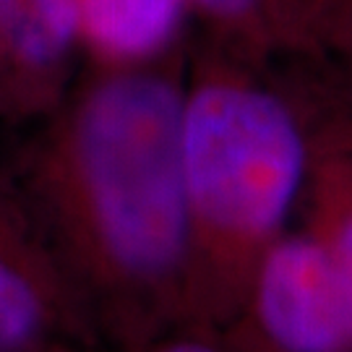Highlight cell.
Masks as SVG:
<instances>
[{"label":"cell","mask_w":352,"mask_h":352,"mask_svg":"<svg viewBox=\"0 0 352 352\" xmlns=\"http://www.w3.org/2000/svg\"><path fill=\"white\" fill-rule=\"evenodd\" d=\"M180 55L100 68L68 94L47 149L58 214L89 264L151 314L193 321Z\"/></svg>","instance_id":"cell-1"},{"label":"cell","mask_w":352,"mask_h":352,"mask_svg":"<svg viewBox=\"0 0 352 352\" xmlns=\"http://www.w3.org/2000/svg\"><path fill=\"white\" fill-rule=\"evenodd\" d=\"M180 149L193 321L227 327L298 217L311 160L305 87H282L212 42L186 68Z\"/></svg>","instance_id":"cell-2"},{"label":"cell","mask_w":352,"mask_h":352,"mask_svg":"<svg viewBox=\"0 0 352 352\" xmlns=\"http://www.w3.org/2000/svg\"><path fill=\"white\" fill-rule=\"evenodd\" d=\"M243 352H352V316L327 253L292 225L264 253L235 318Z\"/></svg>","instance_id":"cell-3"},{"label":"cell","mask_w":352,"mask_h":352,"mask_svg":"<svg viewBox=\"0 0 352 352\" xmlns=\"http://www.w3.org/2000/svg\"><path fill=\"white\" fill-rule=\"evenodd\" d=\"M188 11L248 63H340L352 76V0H188Z\"/></svg>","instance_id":"cell-4"},{"label":"cell","mask_w":352,"mask_h":352,"mask_svg":"<svg viewBox=\"0 0 352 352\" xmlns=\"http://www.w3.org/2000/svg\"><path fill=\"white\" fill-rule=\"evenodd\" d=\"M302 87L311 107V160L295 219L327 253L352 316V81Z\"/></svg>","instance_id":"cell-5"},{"label":"cell","mask_w":352,"mask_h":352,"mask_svg":"<svg viewBox=\"0 0 352 352\" xmlns=\"http://www.w3.org/2000/svg\"><path fill=\"white\" fill-rule=\"evenodd\" d=\"M78 52L76 0H0V107L60 104Z\"/></svg>","instance_id":"cell-6"},{"label":"cell","mask_w":352,"mask_h":352,"mask_svg":"<svg viewBox=\"0 0 352 352\" xmlns=\"http://www.w3.org/2000/svg\"><path fill=\"white\" fill-rule=\"evenodd\" d=\"M81 50L100 68L160 63L177 55L188 0H76Z\"/></svg>","instance_id":"cell-7"},{"label":"cell","mask_w":352,"mask_h":352,"mask_svg":"<svg viewBox=\"0 0 352 352\" xmlns=\"http://www.w3.org/2000/svg\"><path fill=\"white\" fill-rule=\"evenodd\" d=\"M47 305L34 279L0 256V352H24L45 331Z\"/></svg>","instance_id":"cell-8"},{"label":"cell","mask_w":352,"mask_h":352,"mask_svg":"<svg viewBox=\"0 0 352 352\" xmlns=\"http://www.w3.org/2000/svg\"><path fill=\"white\" fill-rule=\"evenodd\" d=\"M144 352H243L222 327L186 321L151 337Z\"/></svg>","instance_id":"cell-9"}]
</instances>
